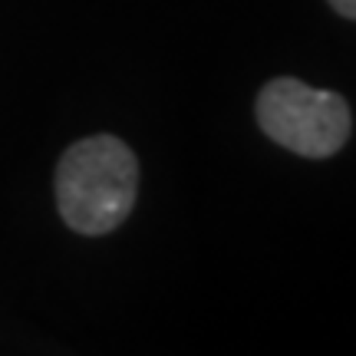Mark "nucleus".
<instances>
[{
    "label": "nucleus",
    "instance_id": "nucleus-1",
    "mask_svg": "<svg viewBox=\"0 0 356 356\" xmlns=\"http://www.w3.org/2000/svg\"><path fill=\"white\" fill-rule=\"evenodd\" d=\"M139 195V159L115 136L73 142L56 165V208L73 231L99 238L129 218Z\"/></svg>",
    "mask_w": 356,
    "mask_h": 356
},
{
    "label": "nucleus",
    "instance_id": "nucleus-2",
    "mask_svg": "<svg viewBox=\"0 0 356 356\" xmlns=\"http://www.w3.org/2000/svg\"><path fill=\"white\" fill-rule=\"evenodd\" d=\"M257 126L267 139L304 159H330L346 145L353 115L340 92L277 76L257 92Z\"/></svg>",
    "mask_w": 356,
    "mask_h": 356
},
{
    "label": "nucleus",
    "instance_id": "nucleus-3",
    "mask_svg": "<svg viewBox=\"0 0 356 356\" xmlns=\"http://www.w3.org/2000/svg\"><path fill=\"white\" fill-rule=\"evenodd\" d=\"M330 7L346 20H356V0H330Z\"/></svg>",
    "mask_w": 356,
    "mask_h": 356
}]
</instances>
